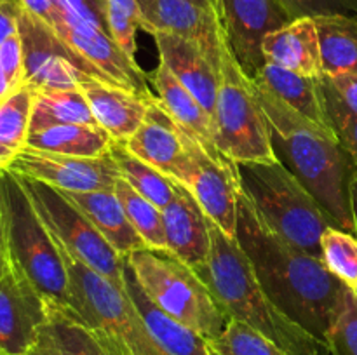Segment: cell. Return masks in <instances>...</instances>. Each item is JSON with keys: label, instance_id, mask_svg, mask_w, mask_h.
I'll use <instances>...</instances> for the list:
<instances>
[{"label": "cell", "instance_id": "47", "mask_svg": "<svg viewBox=\"0 0 357 355\" xmlns=\"http://www.w3.org/2000/svg\"><path fill=\"white\" fill-rule=\"evenodd\" d=\"M194 2L201 3V6H204V7H209V9L218 10V13L222 14V6H220V0H194Z\"/></svg>", "mask_w": 357, "mask_h": 355}, {"label": "cell", "instance_id": "11", "mask_svg": "<svg viewBox=\"0 0 357 355\" xmlns=\"http://www.w3.org/2000/svg\"><path fill=\"white\" fill-rule=\"evenodd\" d=\"M9 171L61 191H114L115 181L122 178L110 153L101 157H73L42 152L30 146L21 150Z\"/></svg>", "mask_w": 357, "mask_h": 355}, {"label": "cell", "instance_id": "1", "mask_svg": "<svg viewBox=\"0 0 357 355\" xmlns=\"http://www.w3.org/2000/svg\"><path fill=\"white\" fill-rule=\"evenodd\" d=\"M236 239L275 306L328 347L347 285L324 267L323 260L272 232L243 191Z\"/></svg>", "mask_w": 357, "mask_h": 355}, {"label": "cell", "instance_id": "5", "mask_svg": "<svg viewBox=\"0 0 357 355\" xmlns=\"http://www.w3.org/2000/svg\"><path fill=\"white\" fill-rule=\"evenodd\" d=\"M237 174L241 191L261 221L289 244L321 260V237L337 225L309 188L279 159L237 164Z\"/></svg>", "mask_w": 357, "mask_h": 355}, {"label": "cell", "instance_id": "42", "mask_svg": "<svg viewBox=\"0 0 357 355\" xmlns=\"http://www.w3.org/2000/svg\"><path fill=\"white\" fill-rule=\"evenodd\" d=\"M21 6L31 16L38 17L54 28L58 19V0H21Z\"/></svg>", "mask_w": 357, "mask_h": 355}, {"label": "cell", "instance_id": "39", "mask_svg": "<svg viewBox=\"0 0 357 355\" xmlns=\"http://www.w3.org/2000/svg\"><path fill=\"white\" fill-rule=\"evenodd\" d=\"M58 9L108 33L107 0H58Z\"/></svg>", "mask_w": 357, "mask_h": 355}, {"label": "cell", "instance_id": "20", "mask_svg": "<svg viewBox=\"0 0 357 355\" xmlns=\"http://www.w3.org/2000/svg\"><path fill=\"white\" fill-rule=\"evenodd\" d=\"M79 89L89 103L93 117L114 141H128L145 120L152 94H139L105 80H80Z\"/></svg>", "mask_w": 357, "mask_h": 355}, {"label": "cell", "instance_id": "27", "mask_svg": "<svg viewBox=\"0 0 357 355\" xmlns=\"http://www.w3.org/2000/svg\"><path fill=\"white\" fill-rule=\"evenodd\" d=\"M319 30L324 75H357V17H314Z\"/></svg>", "mask_w": 357, "mask_h": 355}, {"label": "cell", "instance_id": "33", "mask_svg": "<svg viewBox=\"0 0 357 355\" xmlns=\"http://www.w3.org/2000/svg\"><path fill=\"white\" fill-rule=\"evenodd\" d=\"M321 260L324 267L347 287L357 284V237L345 230L330 226L321 237Z\"/></svg>", "mask_w": 357, "mask_h": 355}, {"label": "cell", "instance_id": "16", "mask_svg": "<svg viewBox=\"0 0 357 355\" xmlns=\"http://www.w3.org/2000/svg\"><path fill=\"white\" fill-rule=\"evenodd\" d=\"M145 31L180 35L194 40L220 63V51L225 38V24L218 10L194 0H145L142 3Z\"/></svg>", "mask_w": 357, "mask_h": 355}, {"label": "cell", "instance_id": "46", "mask_svg": "<svg viewBox=\"0 0 357 355\" xmlns=\"http://www.w3.org/2000/svg\"><path fill=\"white\" fill-rule=\"evenodd\" d=\"M13 86H10V82L7 80V75L3 73L2 66H0V101L6 100L7 96H9L10 93H13Z\"/></svg>", "mask_w": 357, "mask_h": 355}, {"label": "cell", "instance_id": "38", "mask_svg": "<svg viewBox=\"0 0 357 355\" xmlns=\"http://www.w3.org/2000/svg\"><path fill=\"white\" fill-rule=\"evenodd\" d=\"M107 24L110 37L117 42L119 47L136 61V30L139 24L136 23L135 17L129 16L122 9H119L114 3L107 2Z\"/></svg>", "mask_w": 357, "mask_h": 355}, {"label": "cell", "instance_id": "24", "mask_svg": "<svg viewBox=\"0 0 357 355\" xmlns=\"http://www.w3.org/2000/svg\"><path fill=\"white\" fill-rule=\"evenodd\" d=\"M122 258L145 249L146 244L132 228L115 191H63Z\"/></svg>", "mask_w": 357, "mask_h": 355}, {"label": "cell", "instance_id": "36", "mask_svg": "<svg viewBox=\"0 0 357 355\" xmlns=\"http://www.w3.org/2000/svg\"><path fill=\"white\" fill-rule=\"evenodd\" d=\"M330 355H357V298L351 287L345 289L335 326L328 340Z\"/></svg>", "mask_w": 357, "mask_h": 355}, {"label": "cell", "instance_id": "40", "mask_svg": "<svg viewBox=\"0 0 357 355\" xmlns=\"http://www.w3.org/2000/svg\"><path fill=\"white\" fill-rule=\"evenodd\" d=\"M0 66H2L13 89L23 86V45H21L17 31L0 44Z\"/></svg>", "mask_w": 357, "mask_h": 355}, {"label": "cell", "instance_id": "29", "mask_svg": "<svg viewBox=\"0 0 357 355\" xmlns=\"http://www.w3.org/2000/svg\"><path fill=\"white\" fill-rule=\"evenodd\" d=\"M108 153L117 164L121 171L122 180L128 181L139 195L157 205L159 209H164L176 194V181L171 180L159 169L150 166L149 162L136 157L131 150L126 146L124 141L112 143Z\"/></svg>", "mask_w": 357, "mask_h": 355}, {"label": "cell", "instance_id": "31", "mask_svg": "<svg viewBox=\"0 0 357 355\" xmlns=\"http://www.w3.org/2000/svg\"><path fill=\"white\" fill-rule=\"evenodd\" d=\"M47 329L61 355H124L101 331L93 329L59 310L49 308Z\"/></svg>", "mask_w": 357, "mask_h": 355}, {"label": "cell", "instance_id": "7", "mask_svg": "<svg viewBox=\"0 0 357 355\" xmlns=\"http://www.w3.org/2000/svg\"><path fill=\"white\" fill-rule=\"evenodd\" d=\"M213 122L216 146L232 162L278 160L267 118L255 94L253 79L234 56L227 35L220 51L218 93Z\"/></svg>", "mask_w": 357, "mask_h": 355}, {"label": "cell", "instance_id": "17", "mask_svg": "<svg viewBox=\"0 0 357 355\" xmlns=\"http://www.w3.org/2000/svg\"><path fill=\"white\" fill-rule=\"evenodd\" d=\"M188 134L173 120L159 97L149 100L145 120L126 146L160 173L181 183L188 169Z\"/></svg>", "mask_w": 357, "mask_h": 355}, {"label": "cell", "instance_id": "35", "mask_svg": "<svg viewBox=\"0 0 357 355\" xmlns=\"http://www.w3.org/2000/svg\"><path fill=\"white\" fill-rule=\"evenodd\" d=\"M319 84L321 93H323L324 110H326L331 129L335 131L337 138L340 139L342 146L347 150V153L351 155L352 162H354L357 169V115L351 113V111L342 104V101L338 100L337 93H335L333 87L330 86V82H328L324 73L319 77Z\"/></svg>", "mask_w": 357, "mask_h": 355}, {"label": "cell", "instance_id": "8", "mask_svg": "<svg viewBox=\"0 0 357 355\" xmlns=\"http://www.w3.org/2000/svg\"><path fill=\"white\" fill-rule=\"evenodd\" d=\"M59 251L68 270L70 294L68 312L63 313L101 331L124 355H166L153 341L126 289L112 284L61 247Z\"/></svg>", "mask_w": 357, "mask_h": 355}, {"label": "cell", "instance_id": "25", "mask_svg": "<svg viewBox=\"0 0 357 355\" xmlns=\"http://www.w3.org/2000/svg\"><path fill=\"white\" fill-rule=\"evenodd\" d=\"M251 79L264 84L267 89H271L275 96L281 97L286 104L295 108L303 117L331 127L326 110H324L319 77L312 79V77L298 75L275 63L265 61Z\"/></svg>", "mask_w": 357, "mask_h": 355}, {"label": "cell", "instance_id": "18", "mask_svg": "<svg viewBox=\"0 0 357 355\" xmlns=\"http://www.w3.org/2000/svg\"><path fill=\"white\" fill-rule=\"evenodd\" d=\"M208 221L209 218L194 195L183 184L176 183L173 200L162 209L166 251L180 258L197 274H201L208 265L211 249Z\"/></svg>", "mask_w": 357, "mask_h": 355}, {"label": "cell", "instance_id": "28", "mask_svg": "<svg viewBox=\"0 0 357 355\" xmlns=\"http://www.w3.org/2000/svg\"><path fill=\"white\" fill-rule=\"evenodd\" d=\"M63 124L98 125L82 90L79 87L35 90L30 132Z\"/></svg>", "mask_w": 357, "mask_h": 355}, {"label": "cell", "instance_id": "22", "mask_svg": "<svg viewBox=\"0 0 357 355\" xmlns=\"http://www.w3.org/2000/svg\"><path fill=\"white\" fill-rule=\"evenodd\" d=\"M150 80L159 94L157 97L164 104L167 113L173 117V120L188 136L197 139L213 159L222 164H232V160L223 155L216 146L215 122H213L211 113L199 103L197 97L188 93L187 87L171 73V70L162 61H159V66L150 75Z\"/></svg>", "mask_w": 357, "mask_h": 355}, {"label": "cell", "instance_id": "6", "mask_svg": "<svg viewBox=\"0 0 357 355\" xmlns=\"http://www.w3.org/2000/svg\"><path fill=\"white\" fill-rule=\"evenodd\" d=\"M124 258L143 291L164 312L204 340L222 336L230 317L194 268L166 249L145 247Z\"/></svg>", "mask_w": 357, "mask_h": 355}, {"label": "cell", "instance_id": "48", "mask_svg": "<svg viewBox=\"0 0 357 355\" xmlns=\"http://www.w3.org/2000/svg\"><path fill=\"white\" fill-rule=\"evenodd\" d=\"M352 291H354V294H356V298H357V284L354 285V289H352Z\"/></svg>", "mask_w": 357, "mask_h": 355}, {"label": "cell", "instance_id": "19", "mask_svg": "<svg viewBox=\"0 0 357 355\" xmlns=\"http://www.w3.org/2000/svg\"><path fill=\"white\" fill-rule=\"evenodd\" d=\"M152 37L160 61L213 117L218 93L220 63L215 61L197 42L180 35L157 31Z\"/></svg>", "mask_w": 357, "mask_h": 355}, {"label": "cell", "instance_id": "50", "mask_svg": "<svg viewBox=\"0 0 357 355\" xmlns=\"http://www.w3.org/2000/svg\"><path fill=\"white\" fill-rule=\"evenodd\" d=\"M0 355H2V354H0Z\"/></svg>", "mask_w": 357, "mask_h": 355}, {"label": "cell", "instance_id": "44", "mask_svg": "<svg viewBox=\"0 0 357 355\" xmlns=\"http://www.w3.org/2000/svg\"><path fill=\"white\" fill-rule=\"evenodd\" d=\"M7 270V253H6V235H3V218L2 207H0V277Z\"/></svg>", "mask_w": 357, "mask_h": 355}, {"label": "cell", "instance_id": "26", "mask_svg": "<svg viewBox=\"0 0 357 355\" xmlns=\"http://www.w3.org/2000/svg\"><path fill=\"white\" fill-rule=\"evenodd\" d=\"M112 136L100 125L63 124L33 131L28 134L26 146L42 152L73 157H101L110 150Z\"/></svg>", "mask_w": 357, "mask_h": 355}, {"label": "cell", "instance_id": "13", "mask_svg": "<svg viewBox=\"0 0 357 355\" xmlns=\"http://www.w3.org/2000/svg\"><path fill=\"white\" fill-rule=\"evenodd\" d=\"M49 320V306L24 275L7 265L0 277V354L26 355Z\"/></svg>", "mask_w": 357, "mask_h": 355}, {"label": "cell", "instance_id": "23", "mask_svg": "<svg viewBox=\"0 0 357 355\" xmlns=\"http://www.w3.org/2000/svg\"><path fill=\"white\" fill-rule=\"evenodd\" d=\"M265 61H272L298 75H323L319 30L314 17H298L272 31L261 44Z\"/></svg>", "mask_w": 357, "mask_h": 355}, {"label": "cell", "instance_id": "30", "mask_svg": "<svg viewBox=\"0 0 357 355\" xmlns=\"http://www.w3.org/2000/svg\"><path fill=\"white\" fill-rule=\"evenodd\" d=\"M33 96L35 90L23 84L0 101V171L9 169L13 160L26 146Z\"/></svg>", "mask_w": 357, "mask_h": 355}, {"label": "cell", "instance_id": "10", "mask_svg": "<svg viewBox=\"0 0 357 355\" xmlns=\"http://www.w3.org/2000/svg\"><path fill=\"white\" fill-rule=\"evenodd\" d=\"M17 33L23 45V84L33 90L73 89L87 77L110 82L96 66L73 51L54 28L24 9L17 17Z\"/></svg>", "mask_w": 357, "mask_h": 355}, {"label": "cell", "instance_id": "4", "mask_svg": "<svg viewBox=\"0 0 357 355\" xmlns=\"http://www.w3.org/2000/svg\"><path fill=\"white\" fill-rule=\"evenodd\" d=\"M0 207L7 265L31 282L49 308L68 312V270L63 254L13 171H0Z\"/></svg>", "mask_w": 357, "mask_h": 355}, {"label": "cell", "instance_id": "3", "mask_svg": "<svg viewBox=\"0 0 357 355\" xmlns=\"http://www.w3.org/2000/svg\"><path fill=\"white\" fill-rule=\"evenodd\" d=\"M208 226L211 249L208 265L199 275L227 315L260 331L286 355H330L328 347L293 322L268 298L237 239L227 235L211 219Z\"/></svg>", "mask_w": 357, "mask_h": 355}, {"label": "cell", "instance_id": "34", "mask_svg": "<svg viewBox=\"0 0 357 355\" xmlns=\"http://www.w3.org/2000/svg\"><path fill=\"white\" fill-rule=\"evenodd\" d=\"M208 345L218 355H286L260 331L237 319H230L222 336Z\"/></svg>", "mask_w": 357, "mask_h": 355}, {"label": "cell", "instance_id": "14", "mask_svg": "<svg viewBox=\"0 0 357 355\" xmlns=\"http://www.w3.org/2000/svg\"><path fill=\"white\" fill-rule=\"evenodd\" d=\"M229 44L239 65L250 77L265 63L264 38L293 17L279 0H220Z\"/></svg>", "mask_w": 357, "mask_h": 355}, {"label": "cell", "instance_id": "43", "mask_svg": "<svg viewBox=\"0 0 357 355\" xmlns=\"http://www.w3.org/2000/svg\"><path fill=\"white\" fill-rule=\"evenodd\" d=\"M26 355H61L59 348L56 347L54 340H52L51 333H49L47 324H45V327L42 329V333H40V336H38L37 343L31 347V350L28 352Z\"/></svg>", "mask_w": 357, "mask_h": 355}, {"label": "cell", "instance_id": "49", "mask_svg": "<svg viewBox=\"0 0 357 355\" xmlns=\"http://www.w3.org/2000/svg\"><path fill=\"white\" fill-rule=\"evenodd\" d=\"M138 2H139V6H142V3H143V2H145V0H138Z\"/></svg>", "mask_w": 357, "mask_h": 355}, {"label": "cell", "instance_id": "15", "mask_svg": "<svg viewBox=\"0 0 357 355\" xmlns=\"http://www.w3.org/2000/svg\"><path fill=\"white\" fill-rule=\"evenodd\" d=\"M54 30L73 51L107 75L112 84L139 94H152L143 70L119 47L110 33L59 9Z\"/></svg>", "mask_w": 357, "mask_h": 355}, {"label": "cell", "instance_id": "45", "mask_svg": "<svg viewBox=\"0 0 357 355\" xmlns=\"http://www.w3.org/2000/svg\"><path fill=\"white\" fill-rule=\"evenodd\" d=\"M351 211L352 221H354V235L357 237V174L351 183Z\"/></svg>", "mask_w": 357, "mask_h": 355}, {"label": "cell", "instance_id": "9", "mask_svg": "<svg viewBox=\"0 0 357 355\" xmlns=\"http://www.w3.org/2000/svg\"><path fill=\"white\" fill-rule=\"evenodd\" d=\"M42 221L63 251L124 289V258L105 240L91 219L58 188L42 181L20 176Z\"/></svg>", "mask_w": 357, "mask_h": 355}, {"label": "cell", "instance_id": "12", "mask_svg": "<svg viewBox=\"0 0 357 355\" xmlns=\"http://www.w3.org/2000/svg\"><path fill=\"white\" fill-rule=\"evenodd\" d=\"M187 145L188 169L180 184L194 195L213 223L236 239L241 197L237 164H222L215 160L192 136H188Z\"/></svg>", "mask_w": 357, "mask_h": 355}, {"label": "cell", "instance_id": "32", "mask_svg": "<svg viewBox=\"0 0 357 355\" xmlns=\"http://www.w3.org/2000/svg\"><path fill=\"white\" fill-rule=\"evenodd\" d=\"M115 195L124 207L126 216L131 221L132 228L138 232L149 249H166V233H164L162 209L153 205L139 195L128 181L119 178L114 187Z\"/></svg>", "mask_w": 357, "mask_h": 355}, {"label": "cell", "instance_id": "2", "mask_svg": "<svg viewBox=\"0 0 357 355\" xmlns=\"http://www.w3.org/2000/svg\"><path fill=\"white\" fill-rule=\"evenodd\" d=\"M253 84L278 159L309 188L338 228L354 233L351 183L357 169L333 129L303 117L264 84L255 79Z\"/></svg>", "mask_w": 357, "mask_h": 355}, {"label": "cell", "instance_id": "21", "mask_svg": "<svg viewBox=\"0 0 357 355\" xmlns=\"http://www.w3.org/2000/svg\"><path fill=\"white\" fill-rule=\"evenodd\" d=\"M122 277H124V289L131 301L135 303L136 310L142 315L146 329L152 334L153 341L159 345L160 350L166 355H211L208 347V340L192 331L180 320L171 317L164 312L157 303L149 298L142 285L136 281V275L132 271L131 265L124 258V268H122Z\"/></svg>", "mask_w": 357, "mask_h": 355}, {"label": "cell", "instance_id": "37", "mask_svg": "<svg viewBox=\"0 0 357 355\" xmlns=\"http://www.w3.org/2000/svg\"><path fill=\"white\" fill-rule=\"evenodd\" d=\"M293 19L319 16L357 17V0H279Z\"/></svg>", "mask_w": 357, "mask_h": 355}, {"label": "cell", "instance_id": "41", "mask_svg": "<svg viewBox=\"0 0 357 355\" xmlns=\"http://www.w3.org/2000/svg\"><path fill=\"white\" fill-rule=\"evenodd\" d=\"M328 82L337 93L338 100L351 113L357 115V75L351 73H338V75H326Z\"/></svg>", "mask_w": 357, "mask_h": 355}]
</instances>
